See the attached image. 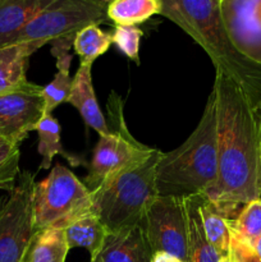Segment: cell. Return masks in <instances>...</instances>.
I'll use <instances>...</instances> for the list:
<instances>
[{
  "label": "cell",
  "mask_w": 261,
  "mask_h": 262,
  "mask_svg": "<svg viewBox=\"0 0 261 262\" xmlns=\"http://www.w3.org/2000/svg\"><path fill=\"white\" fill-rule=\"evenodd\" d=\"M212 92L216 105L217 177L205 196L228 220L257 200L260 127L255 106L235 81L216 72Z\"/></svg>",
  "instance_id": "obj_1"
},
{
  "label": "cell",
  "mask_w": 261,
  "mask_h": 262,
  "mask_svg": "<svg viewBox=\"0 0 261 262\" xmlns=\"http://www.w3.org/2000/svg\"><path fill=\"white\" fill-rule=\"evenodd\" d=\"M160 15L168 18L196 41L211 59L216 72L237 82L256 109L261 95V66L241 55L228 36L219 0H160Z\"/></svg>",
  "instance_id": "obj_2"
},
{
  "label": "cell",
  "mask_w": 261,
  "mask_h": 262,
  "mask_svg": "<svg viewBox=\"0 0 261 262\" xmlns=\"http://www.w3.org/2000/svg\"><path fill=\"white\" fill-rule=\"evenodd\" d=\"M217 177L216 105L211 91L199 125L179 147L163 152L156 164L158 196L188 199L206 194Z\"/></svg>",
  "instance_id": "obj_3"
},
{
  "label": "cell",
  "mask_w": 261,
  "mask_h": 262,
  "mask_svg": "<svg viewBox=\"0 0 261 262\" xmlns=\"http://www.w3.org/2000/svg\"><path fill=\"white\" fill-rule=\"evenodd\" d=\"M161 151L107 178L94 192L91 211L101 220L107 233H118L138 225L156 192V164Z\"/></svg>",
  "instance_id": "obj_4"
},
{
  "label": "cell",
  "mask_w": 261,
  "mask_h": 262,
  "mask_svg": "<svg viewBox=\"0 0 261 262\" xmlns=\"http://www.w3.org/2000/svg\"><path fill=\"white\" fill-rule=\"evenodd\" d=\"M107 4L102 0H58L38 13L8 45L18 42L51 43L55 58L69 54L77 32L90 25L107 20Z\"/></svg>",
  "instance_id": "obj_5"
},
{
  "label": "cell",
  "mask_w": 261,
  "mask_h": 262,
  "mask_svg": "<svg viewBox=\"0 0 261 262\" xmlns=\"http://www.w3.org/2000/svg\"><path fill=\"white\" fill-rule=\"evenodd\" d=\"M92 196L84 183L61 164L35 184L33 216L36 233L48 228L64 229L91 211Z\"/></svg>",
  "instance_id": "obj_6"
},
{
  "label": "cell",
  "mask_w": 261,
  "mask_h": 262,
  "mask_svg": "<svg viewBox=\"0 0 261 262\" xmlns=\"http://www.w3.org/2000/svg\"><path fill=\"white\" fill-rule=\"evenodd\" d=\"M110 122L107 135H100L89 165V174L83 179L90 192L99 188L107 178L147 158L154 148L138 142L125 125L122 99L112 92L107 102Z\"/></svg>",
  "instance_id": "obj_7"
},
{
  "label": "cell",
  "mask_w": 261,
  "mask_h": 262,
  "mask_svg": "<svg viewBox=\"0 0 261 262\" xmlns=\"http://www.w3.org/2000/svg\"><path fill=\"white\" fill-rule=\"evenodd\" d=\"M35 174L23 171L9 196L0 201V262H25L36 235Z\"/></svg>",
  "instance_id": "obj_8"
},
{
  "label": "cell",
  "mask_w": 261,
  "mask_h": 262,
  "mask_svg": "<svg viewBox=\"0 0 261 262\" xmlns=\"http://www.w3.org/2000/svg\"><path fill=\"white\" fill-rule=\"evenodd\" d=\"M151 252H166L189 262L188 223L184 200L156 196L138 223Z\"/></svg>",
  "instance_id": "obj_9"
},
{
  "label": "cell",
  "mask_w": 261,
  "mask_h": 262,
  "mask_svg": "<svg viewBox=\"0 0 261 262\" xmlns=\"http://www.w3.org/2000/svg\"><path fill=\"white\" fill-rule=\"evenodd\" d=\"M42 89L31 82L27 87L0 94V138L19 146L36 129L45 115Z\"/></svg>",
  "instance_id": "obj_10"
},
{
  "label": "cell",
  "mask_w": 261,
  "mask_h": 262,
  "mask_svg": "<svg viewBox=\"0 0 261 262\" xmlns=\"http://www.w3.org/2000/svg\"><path fill=\"white\" fill-rule=\"evenodd\" d=\"M220 10L235 50L261 66V0H222Z\"/></svg>",
  "instance_id": "obj_11"
},
{
  "label": "cell",
  "mask_w": 261,
  "mask_h": 262,
  "mask_svg": "<svg viewBox=\"0 0 261 262\" xmlns=\"http://www.w3.org/2000/svg\"><path fill=\"white\" fill-rule=\"evenodd\" d=\"M91 69L92 64H79L73 77L71 94L67 102L73 105L78 110L84 123L95 132H97V135H107L110 129L97 104L94 84H92Z\"/></svg>",
  "instance_id": "obj_12"
},
{
  "label": "cell",
  "mask_w": 261,
  "mask_h": 262,
  "mask_svg": "<svg viewBox=\"0 0 261 262\" xmlns=\"http://www.w3.org/2000/svg\"><path fill=\"white\" fill-rule=\"evenodd\" d=\"M151 252L138 225L118 233H109L96 258L90 262H151Z\"/></svg>",
  "instance_id": "obj_13"
},
{
  "label": "cell",
  "mask_w": 261,
  "mask_h": 262,
  "mask_svg": "<svg viewBox=\"0 0 261 262\" xmlns=\"http://www.w3.org/2000/svg\"><path fill=\"white\" fill-rule=\"evenodd\" d=\"M42 46L41 42H18L0 48V94L31 83L26 77L28 59Z\"/></svg>",
  "instance_id": "obj_14"
},
{
  "label": "cell",
  "mask_w": 261,
  "mask_h": 262,
  "mask_svg": "<svg viewBox=\"0 0 261 262\" xmlns=\"http://www.w3.org/2000/svg\"><path fill=\"white\" fill-rule=\"evenodd\" d=\"M58 0H0V48L32 20L40 12Z\"/></svg>",
  "instance_id": "obj_15"
},
{
  "label": "cell",
  "mask_w": 261,
  "mask_h": 262,
  "mask_svg": "<svg viewBox=\"0 0 261 262\" xmlns=\"http://www.w3.org/2000/svg\"><path fill=\"white\" fill-rule=\"evenodd\" d=\"M67 243L71 248H84L91 255V260L97 257L109 234L101 220L92 211L77 217L64 228Z\"/></svg>",
  "instance_id": "obj_16"
},
{
  "label": "cell",
  "mask_w": 261,
  "mask_h": 262,
  "mask_svg": "<svg viewBox=\"0 0 261 262\" xmlns=\"http://www.w3.org/2000/svg\"><path fill=\"white\" fill-rule=\"evenodd\" d=\"M36 132L38 136V146L37 151L42 156L40 169L49 170L53 163L54 156L60 155L69 161V164L73 166L86 165V161L79 156L68 154L63 147L61 143V128L58 120L53 117V114H45L40 123L36 127Z\"/></svg>",
  "instance_id": "obj_17"
},
{
  "label": "cell",
  "mask_w": 261,
  "mask_h": 262,
  "mask_svg": "<svg viewBox=\"0 0 261 262\" xmlns=\"http://www.w3.org/2000/svg\"><path fill=\"white\" fill-rule=\"evenodd\" d=\"M200 196L184 199L187 223H188V243H189V262H217L220 256L212 247L205 234L200 215Z\"/></svg>",
  "instance_id": "obj_18"
},
{
  "label": "cell",
  "mask_w": 261,
  "mask_h": 262,
  "mask_svg": "<svg viewBox=\"0 0 261 262\" xmlns=\"http://www.w3.org/2000/svg\"><path fill=\"white\" fill-rule=\"evenodd\" d=\"M68 251L64 229L48 228L36 233L25 262H66Z\"/></svg>",
  "instance_id": "obj_19"
},
{
  "label": "cell",
  "mask_w": 261,
  "mask_h": 262,
  "mask_svg": "<svg viewBox=\"0 0 261 262\" xmlns=\"http://www.w3.org/2000/svg\"><path fill=\"white\" fill-rule=\"evenodd\" d=\"M160 0H113L107 4V19L115 26H136L160 14Z\"/></svg>",
  "instance_id": "obj_20"
},
{
  "label": "cell",
  "mask_w": 261,
  "mask_h": 262,
  "mask_svg": "<svg viewBox=\"0 0 261 262\" xmlns=\"http://www.w3.org/2000/svg\"><path fill=\"white\" fill-rule=\"evenodd\" d=\"M200 215H201L205 234H206L207 239L211 243L212 247L215 248L217 255L220 257L229 255V220L223 216L204 194H201V200H200Z\"/></svg>",
  "instance_id": "obj_21"
},
{
  "label": "cell",
  "mask_w": 261,
  "mask_h": 262,
  "mask_svg": "<svg viewBox=\"0 0 261 262\" xmlns=\"http://www.w3.org/2000/svg\"><path fill=\"white\" fill-rule=\"evenodd\" d=\"M112 43V33L102 31L99 25H90L77 32L73 49L81 58V64H92L100 55L109 50Z\"/></svg>",
  "instance_id": "obj_22"
},
{
  "label": "cell",
  "mask_w": 261,
  "mask_h": 262,
  "mask_svg": "<svg viewBox=\"0 0 261 262\" xmlns=\"http://www.w3.org/2000/svg\"><path fill=\"white\" fill-rule=\"evenodd\" d=\"M229 224L234 234H237L241 239L255 248V245L261 237L260 200H253L248 202L246 206H243L235 219L229 220Z\"/></svg>",
  "instance_id": "obj_23"
},
{
  "label": "cell",
  "mask_w": 261,
  "mask_h": 262,
  "mask_svg": "<svg viewBox=\"0 0 261 262\" xmlns=\"http://www.w3.org/2000/svg\"><path fill=\"white\" fill-rule=\"evenodd\" d=\"M19 146L0 138V189L10 192L19 176Z\"/></svg>",
  "instance_id": "obj_24"
},
{
  "label": "cell",
  "mask_w": 261,
  "mask_h": 262,
  "mask_svg": "<svg viewBox=\"0 0 261 262\" xmlns=\"http://www.w3.org/2000/svg\"><path fill=\"white\" fill-rule=\"evenodd\" d=\"M73 78L69 74V69H58V73L53 81L42 89L45 101V114H51L55 107L68 101Z\"/></svg>",
  "instance_id": "obj_25"
},
{
  "label": "cell",
  "mask_w": 261,
  "mask_h": 262,
  "mask_svg": "<svg viewBox=\"0 0 261 262\" xmlns=\"http://www.w3.org/2000/svg\"><path fill=\"white\" fill-rule=\"evenodd\" d=\"M143 32L137 26H115L113 42L125 56L140 64V41Z\"/></svg>",
  "instance_id": "obj_26"
},
{
  "label": "cell",
  "mask_w": 261,
  "mask_h": 262,
  "mask_svg": "<svg viewBox=\"0 0 261 262\" xmlns=\"http://www.w3.org/2000/svg\"><path fill=\"white\" fill-rule=\"evenodd\" d=\"M229 255L233 262H261L260 256L252 246L241 239L230 229V248Z\"/></svg>",
  "instance_id": "obj_27"
},
{
  "label": "cell",
  "mask_w": 261,
  "mask_h": 262,
  "mask_svg": "<svg viewBox=\"0 0 261 262\" xmlns=\"http://www.w3.org/2000/svg\"><path fill=\"white\" fill-rule=\"evenodd\" d=\"M151 262H183L181 258L166 252H155L151 257Z\"/></svg>",
  "instance_id": "obj_28"
},
{
  "label": "cell",
  "mask_w": 261,
  "mask_h": 262,
  "mask_svg": "<svg viewBox=\"0 0 261 262\" xmlns=\"http://www.w3.org/2000/svg\"><path fill=\"white\" fill-rule=\"evenodd\" d=\"M257 200L261 201V147H260V160H258L257 170Z\"/></svg>",
  "instance_id": "obj_29"
},
{
  "label": "cell",
  "mask_w": 261,
  "mask_h": 262,
  "mask_svg": "<svg viewBox=\"0 0 261 262\" xmlns=\"http://www.w3.org/2000/svg\"><path fill=\"white\" fill-rule=\"evenodd\" d=\"M256 115H257L258 120L261 119V95H260V99H258V102L257 105H256Z\"/></svg>",
  "instance_id": "obj_30"
},
{
  "label": "cell",
  "mask_w": 261,
  "mask_h": 262,
  "mask_svg": "<svg viewBox=\"0 0 261 262\" xmlns=\"http://www.w3.org/2000/svg\"><path fill=\"white\" fill-rule=\"evenodd\" d=\"M255 251L257 252V255L260 256V258H261V237H260V239L257 241V243L255 245Z\"/></svg>",
  "instance_id": "obj_31"
},
{
  "label": "cell",
  "mask_w": 261,
  "mask_h": 262,
  "mask_svg": "<svg viewBox=\"0 0 261 262\" xmlns=\"http://www.w3.org/2000/svg\"><path fill=\"white\" fill-rule=\"evenodd\" d=\"M217 262H233V260L232 257H230V255H227V256H222Z\"/></svg>",
  "instance_id": "obj_32"
},
{
  "label": "cell",
  "mask_w": 261,
  "mask_h": 262,
  "mask_svg": "<svg viewBox=\"0 0 261 262\" xmlns=\"http://www.w3.org/2000/svg\"><path fill=\"white\" fill-rule=\"evenodd\" d=\"M258 127H260V141H261V119L258 120Z\"/></svg>",
  "instance_id": "obj_33"
},
{
  "label": "cell",
  "mask_w": 261,
  "mask_h": 262,
  "mask_svg": "<svg viewBox=\"0 0 261 262\" xmlns=\"http://www.w3.org/2000/svg\"><path fill=\"white\" fill-rule=\"evenodd\" d=\"M102 2L106 3V4H109V3H110V2H113V0H102Z\"/></svg>",
  "instance_id": "obj_34"
},
{
  "label": "cell",
  "mask_w": 261,
  "mask_h": 262,
  "mask_svg": "<svg viewBox=\"0 0 261 262\" xmlns=\"http://www.w3.org/2000/svg\"><path fill=\"white\" fill-rule=\"evenodd\" d=\"M219 2H222V0H219Z\"/></svg>",
  "instance_id": "obj_35"
}]
</instances>
